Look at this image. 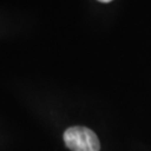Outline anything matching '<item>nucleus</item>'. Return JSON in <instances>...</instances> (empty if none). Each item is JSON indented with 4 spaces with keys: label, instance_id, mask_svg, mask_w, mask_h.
Segmentation results:
<instances>
[{
    "label": "nucleus",
    "instance_id": "nucleus-1",
    "mask_svg": "<svg viewBox=\"0 0 151 151\" xmlns=\"http://www.w3.org/2000/svg\"><path fill=\"white\" fill-rule=\"evenodd\" d=\"M66 147L72 151H100L97 135L85 127H72L64 132Z\"/></svg>",
    "mask_w": 151,
    "mask_h": 151
},
{
    "label": "nucleus",
    "instance_id": "nucleus-2",
    "mask_svg": "<svg viewBox=\"0 0 151 151\" xmlns=\"http://www.w3.org/2000/svg\"><path fill=\"white\" fill-rule=\"evenodd\" d=\"M99 1H101V2H110V1H112V0H99Z\"/></svg>",
    "mask_w": 151,
    "mask_h": 151
}]
</instances>
